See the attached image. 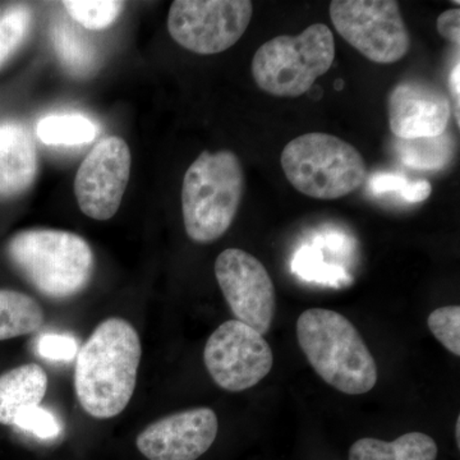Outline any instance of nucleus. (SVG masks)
Masks as SVG:
<instances>
[{"label": "nucleus", "mask_w": 460, "mask_h": 460, "mask_svg": "<svg viewBox=\"0 0 460 460\" xmlns=\"http://www.w3.org/2000/svg\"><path fill=\"white\" fill-rule=\"evenodd\" d=\"M142 345L128 321L111 317L93 330L77 353L75 389L93 419H113L126 410L137 383Z\"/></svg>", "instance_id": "1"}, {"label": "nucleus", "mask_w": 460, "mask_h": 460, "mask_svg": "<svg viewBox=\"0 0 460 460\" xmlns=\"http://www.w3.org/2000/svg\"><path fill=\"white\" fill-rule=\"evenodd\" d=\"M296 339L314 372L343 394H366L376 385V361L344 314L326 308L305 310L296 320Z\"/></svg>", "instance_id": "2"}, {"label": "nucleus", "mask_w": 460, "mask_h": 460, "mask_svg": "<svg viewBox=\"0 0 460 460\" xmlns=\"http://www.w3.org/2000/svg\"><path fill=\"white\" fill-rule=\"evenodd\" d=\"M7 255L16 270L49 298L80 295L95 270V256L89 242L66 230L18 232L8 241Z\"/></svg>", "instance_id": "3"}, {"label": "nucleus", "mask_w": 460, "mask_h": 460, "mask_svg": "<svg viewBox=\"0 0 460 460\" xmlns=\"http://www.w3.org/2000/svg\"><path fill=\"white\" fill-rule=\"evenodd\" d=\"M244 184L243 166L233 151L199 154L181 186V214L190 241L213 243L228 232L243 199Z\"/></svg>", "instance_id": "4"}, {"label": "nucleus", "mask_w": 460, "mask_h": 460, "mask_svg": "<svg viewBox=\"0 0 460 460\" xmlns=\"http://www.w3.org/2000/svg\"><path fill=\"white\" fill-rule=\"evenodd\" d=\"M280 164L288 181L314 199L345 198L367 177L362 154L328 133H305L290 141L281 151Z\"/></svg>", "instance_id": "5"}, {"label": "nucleus", "mask_w": 460, "mask_h": 460, "mask_svg": "<svg viewBox=\"0 0 460 460\" xmlns=\"http://www.w3.org/2000/svg\"><path fill=\"white\" fill-rule=\"evenodd\" d=\"M335 59V40L323 23L296 36L280 35L257 49L252 75L257 86L277 98H299L328 74Z\"/></svg>", "instance_id": "6"}, {"label": "nucleus", "mask_w": 460, "mask_h": 460, "mask_svg": "<svg viewBox=\"0 0 460 460\" xmlns=\"http://www.w3.org/2000/svg\"><path fill=\"white\" fill-rule=\"evenodd\" d=\"M330 18L341 38L377 65L407 56L411 35L394 0H334Z\"/></svg>", "instance_id": "7"}, {"label": "nucleus", "mask_w": 460, "mask_h": 460, "mask_svg": "<svg viewBox=\"0 0 460 460\" xmlns=\"http://www.w3.org/2000/svg\"><path fill=\"white\" fill-rule=\"evenodd\" d=\"M252 13L250 0H175L169 9L168 31L184 49L213 56L241 40Z\"/></svg>", "instance_id": "8"}, {"label": "nucleus", "mask_w": 460, "mask_h": 460, "mask_svg": "<svg viewBox=\"0 0 460 460\" xmlns=\"http://www.w3.org/2000/svg\"><path fill=\"white\" fill-rule=\"evenodd\" d=\"M204 362L217 386L239 393L256 386L270 374L274 354L255 329L241 321L229 320L206 341Z\"/></svg>", "instance_id": "9"}, {"label": "nucleus", "mask_w": 460, "mask_h": 460, "mask_svg": "<svg viewBox=\"0 0 460 460\" xmlns=\"http://www.w3.org/2000/svg\"><path fill=\"white\" fill-rule=\"evenodd\" d=\"M215 277L238 321L268 334L274 321L277 295L269 271L255 256L228 248L215 261Z\"/></svg>", "instance_id": "10"}, {"label": "nucleus", "mask_w": 460, "mask_h": 460, "mask_svg": "<svg viewBox=\"0 0 460 460\" xmlns=\"http://www.w3.org/2000/svg\"><path fill=\"white\" fill-rule=\"evenodd\" d=\"M128 145L118 136L102 138L87 154L75 178V195L81 211L91 219H111L122 204L131 175Z\"/></svg>", "instance_id": "11"}, {"label": "nucleus", "mask_w": 460, "mask_h": 460, "mask_svg": "<svg viewBox=\"0 0 460 460\" xmlns=\"http://www.w3.org/2000/svg\"><path fill=\"white\" fill-rule=\"evenodd\" d=\"M219 420L210 408L177 411L148 425L136 447L148 460H198L217 440Z\"/></svg>", "instance_id": "12"}, {"label": "nucleus", "mask_w": 460, "mask_h": 460, "mask_svg": "<svg viewBox=\"0 0 460 460\" xmlns=\"http://www.w3.org/2000/svg\"><path fill=\"white\" fill-rule=\"evenodd\" d=\"M390 129L399 140L443 136L452 107L444 91L428 83L408 80L396 84L387 99Z\"/></svg>", "instance_id": "13"}, {"label": "nucleus", "mask_w": 460, "mask_h": 460, "mask_svg": "<svg viewBox=\"0 0 460 460\" xmlns=\"http://www.w3.org/2000/svg\"><path fill=\"white\" fill-rule=\"evenodd\" d=\"M39 171L38 150L23 124L0 126V199L22 195L35 183Z\"/></svg>", "instance_id": "14"}, {"label": "nucleus", "mask_w": 460, "mask_h": 460, "mask_svg": "<svg viewBox=\"0 0 460 460\" xmlns=\"http://www.w3.org/2000/svg\"><path fill=\"white\" fill-rule=\"evenodd\" d=\"M47 389V372L35 363L18 366L0 375V423L12 426L18 413L39 407Z\"/></svg>", "instance_id": "15"}, {"label": "nucleus", "mask_w": 460, "mask_h": 460, "mask_svg": "<svg viewBox=\"0 0 460 460\" xmlns=\"http://www.w3.org/2000/svg\"><path fill=\"white\" fill-rule=\"evenodd\" d=\"M438 444L422 432H408L394 441L363 438L350 447L349 460H436Z\"/></svg>", "instance_id": "16"}, {"label": "nucleus", "mask_w": 460, "mask_h": 460, "mask_svg": "<svg viewBox=\"0 0 460 460\" xmlns=\"http://www.w3.org/2000/svg\"><path fill=\"white\" fill-rule=\"evenodd\" d=\"M44 321V310L31 296L0 289V341L33 334Z\"/></svg>", "instance_id": "17"}, {"label": "nucleus", "mask_w": 460, "mask_h": 460, "mask_svg": "<svg viewBox=\"0 0 460 460\" xmlns=\"http://www.w3.org/2000/svg\"><path fill=\"white\" fill-rule=\"evenodd\" d=\"M98 124L78 114L50 115L38 124L36 133L47 145H83L98 136Z\"/></svg>", "instance_id": "18"}, {"label": "nucleus", "mask_w": 460, "mask_h": 460, "mask_svg": "<svg viewBox=\"0 0 460 460\" xmlns=\"http://www.w3.org/2000/svg\"><path fill=\"white\" fill-rule=\"evenodd\" d=\"M54 47L60 60L74 74L84 75L95 63V50L86 39L66 23H59L53 31Z\"/></svg>", "instance_id": "19"}, {"label": "nucleus", "mask_w": 460, "mask_h": 460, "mask_svg": "<svg viewBox=\"0 0 460 460\" xmlns=\"http://www.w3.org/2000/svg\"><path fill=\"white\" fill-rule=\"evenodd\" d=\"M63 5L75 22L93 31L113 25L124 9V3L115 0H66Z\"/></svg>", "instance_id": "20"}, {"label": "nucleus", "mask_w": 460, "mask_h": 460, "mask_svg": "<svg viewBox=\"0 0 460 460\" xmlns=\"http://www.w3.org/2000/svg\"><path fill=\"white\" fill-rule=\"evenodd\" d=\"M399 148L402 162L416 168H443L453 155L452 146H447L444 135L435 138L420 140H401Z\"/></svg>", "instance_id": "21"}, {"label": "nucleus", "mask_w": 460, "mask_h": 460, "mask_svg": "<svg viewBox=\"0 0 460 460\" xmlns=\"http://www.w3.org/2000/svg\"><path fill=\"white\" fill-rule=\"evenodd\" d=\"M31 20V11L26 7L12 8L0 20V66L25 40Z\"/></svg>", "instance_id": "22"}, {"label": "nucleus", "mask_w": 460, "mask_h": 460, "mask_svg": "<svg viewBox=\"0 0 460 460\" xmlns=\"http://www.w3.org/2000/svg\"><path fill=\"white\" fill-rule=\"evenodd\" d=\"M429 332L454 356H460V307L436 308L428 319Z\"/></svg>", "instance_id": "23"}, {"label": "nucleus", "mask_w": 460, "mask_h": 460, "mask_svg": "<svg viewBox=\"0 0 460 460\" xmlns=\"http://www.w3.org/2000/svg\"><path fill=\"white\" fill-rule=\"evenodd\" d=\"M12 426L29 432L41 440H53L62 434L59 420L40 405L18 413Z\"/></svg>", "instance_id": "24"}, {"label": "nucleus", "mask_w": 460, "mask_h": 460, "mask_svg": "<svg viewBox=\"0 0 460 460\" xmlns=\"http://www.w3.org/2000/svg\"><path fill=\"white\" fill-rule=\"evenodd\" d=\"M371 189L376 193L396 190L408 202L425 201L432 192V186L428 181H408L405 178L386 174L372 178Z\"/></svg>", "instance_id": "25"}, {"label": "nucleus", "mask_w": 460, "mask_h": 460, "mask_svg": "<svg viewBox=\"0 0 460 460\" xmlns=\"http://www.w3.org/2000/svg\"><path fill=\"white\" fill-rule=\"evenodd\" d=\"M77 341L65 334L42 335L38 343V352L50 361H71L77 357Z\"/></svg>", "instance_id": "26"}, {"label": "nucleus", "mask_w": 460, "mask_h": 460, "mask_svg": "<svg viewBox=\"0 0 460 460\" xmlns=\"http://www.w3.org/2000/svg\"><path fill=\"white\" fill-rule=\"evenodd\" d=\"M438 31L447 39V41L452 42L456 47L460 44V11L459 8H452L445 11L438 18L436 22Z\"/></svg>", "instance_id": "27"}, {"label": "nucleus", "mask_w": 460, "mask_h": 460, "mask_svg": "<svg viewBox=\"0 0 460 460\" xmlns=\"http://www.w3.org/2000/svg\"><path fill=\"white\" fill-rule=\"evenodd\" d=\"M460 66L459 62H456V66H454L452 75H450L449 78V86H450V93H452V98L454 102V108H456V124L460 123L459 111H460V95H459V87H460Z\"/></svg>", "instance_id": "28"}, {"label": "nucleus", "mask_w": 460, "mask_h": 460, "mask_svg": "<svg viewBox=\"0 0 460 460\" xmlns=\"http://www.w3.org/2000/svg\"><path fill=\"white\" fill-rule=\"evenodd\" d=\"M456 444H458V447H459V445H460V417H458V419H456Z\"/></svg>", "instance_id": "29"}, {"label": "nucleus", "mask_w": 460, "mask_h": 460, "mask_svg": "<svg viewBox=\"0 0 460 460\" xmlns=\"http://www.w3.org/2000/svg\"><path fill=\"white\" fill-rule=\"evenodd\" d=\"M341 81H338V83H337V89L338 90H341Z\"/></svg>", "instance_id": "30"}]
</instances>
